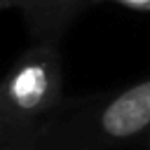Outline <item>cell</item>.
Masks as SVG:
<instances>
[{
  "mask_svg": "<svg viewBox=\"0 0 150 150\" xmlns=\"http://www.w3.org/2000/svg\"><path fill=\"white\" fill-rule=\"evenodd\" d=\"M63 108V56L56 40H35L0 89V150H35Z\"/></svg>",
  "mask_w": 150,
  "mask_h": 150,
  "instance_id": "obj_1",
  "label": "cell"
},
{
  "mask_svg": "<svg viewBox=\"0 0 150 150\" xmlns=\"http://www.w3.org/2000/svg\"><path fill=\"white\" fill-rule=\"evenodd\" d=\"M150 129V75L131 87L56 115L35 150H110Z\"/></svg>",
  "mask_w": 150,
  "mask_h": 150,
  "instance_id": "obj_2",
  "label": "cell"
},
{
  "mask_svg": "<svg viewBox=\"0 0 150 150\" xmlns=\"http://www.w3.org/2000/svg\"><path fill=\"white\" fill-rule=\"evenodd\" d=\"M77 0H0V9H19L33 38L54 40V35L75 16Z\"/></svg>",
  "mask_w": 150,
  "mask_h": 150,
  "instance_id": "obj_3",
  "label": "cell"
},
{
  "mask_svg": "<svg viewBox=\"0 0 150 150\" xmlns=\"http://www.w3.org/2000/svg\"><path fill=\"white\" fill-rule=\"evenodd\" d=\"M101 2H112L127 9H136V12H150V0H101Z\"/></svg>",
  "mask_w": 150,
  "mask_h": 150,
  "instance_id": "obj_4",
  "label": "cell"
},
{
  "mask_svg": "<svg viewBox=\"0 0 150 150\" xmlns=\"http://www.w3.org/2000/svg\"><path fill=\"white\" fill-rule=\"evenodd\" d=\"M77 2H101V0H77Z\"/></svg>",
  "mask_w": 150,
  "mask_h": 150,
  "instance_id": "obj_5",
  "label": "cell"
}]
</instances>
